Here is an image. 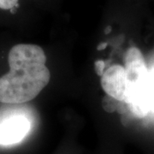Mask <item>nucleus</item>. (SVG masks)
I'll use <instances>...</instances> for the list:
<instances>
[{
  "label": "nucleus",
  "instance_id": "obj_1",
  "mask_svg": "<svg viewBox=\"0 0 154 154\" xmlns=\"http://www.w3.org/2000/svg\"><path fill=\"white\" fill-rule=\"evenodd\" d=\"M10 70L0 77V102L18 105L35 99L51 80L44 50L37 45H14L8 55Z\"/></svg>",
  "mask_w": 154,
  "mask_h": 154
},
{
  "label": "nucleus",
  "instance_id": "obj_2",
  "mask_svg": "<svg viewBox=\"0 0 154 154\" xmlns=\"http://www.w3.org/2000/svg\"><path fill=\"white\" fill-rule=\"evenodd\" d=\"M100 83L108 96L126 104L131 101L136 91V88L129 82L124 67L120 64L107 68L101 75Z\"/></svg>",
  "mask_w": 154,
  "mask_h": 154
},
{
  "label": "nucleus",
  "instance_id": "obj_3",
  "mask_svg": "<svg viewBox=\"0 0 154 154\" xmlns=\"http://www.w3.org/2000/svg\"><path fill=\"white\" fill-rule=\"evenodd\" d=\"M123 61L129 82L136 89L142 87L148 78V69L141 51L134 46L129 47L124 54Z\"/></svg>",
  "mask_w": 154,
  "mask_h": 154
},
{
  "label": "nucleus",
  "instance_id": "obj_4",
  "mask_svg": "<svg viewBox=\"0 0 154 154\" xmlns=\"http://www.w3.org/2000/svg\"><path fill=\"white\" fill-rule=\"evenodd\" d=\"M30 130V122L22 116H14L0 122V145L11 146L21 142Z\"/></svg>",
  "mask_w": 154,
  "mask_h": 154
},
{
  "label": "nucleus",
  "instance_id": "obj_5",
  "mask_svg": "<svg viewBox=\"0 0 154 154\" xmlns=\"http://www.w3.org/2000/svg\"><path fill=\"white\" fill-rule=\"evenodd\" d=\"M22 7L21 0H0V11H7L12 16H16Z\"/></svg>",
  "mask_w": 154,
  "mask_h": 154
},
{
  "label": "nucleus",
  "instance_id": "obj_6",
  "mask_svg": "<svg viewBox=\"0 0 154 154\" xmlns=\"http://www.w3.org/2000/svg\"><path fill=\"white\" fill-rule=\"evenodd\" d=\"M146 96H147V99H148L150 109L154 110V78L153 80H152L150 82L148 80H146Z\"/></svg>",
  "mask_w": 154,
  "mask_h": 154
},
{
  "label": "nucleus",
  "instance_id": "obj_7",
  "mask_svg": "<svg viewBox=\"0 0 154 154\" xmlns=\"http://www.w3.org/2000/svg\"><path fill=\"white\" fill-rule=\"evenodd\" d=\"M106 63L104 60H97L94 63V70L98 75H102L105 70Z\"/></svg>",
  "mask_w": 154,
  "mask_h": 154
},
{
  "label": "nucleus",
  "instance_id": "obj_8",
  "mask_svg": "<svg viewBox=\"0 0 154 154\" xmlns=\"http://www.w3.org/2000/svg\"><path fill=\"white\" fill-rule=\"evenodd\" d=\"M107 45H108V44H107L106 42H102V43H100L99 45H98L97 49H98V51H102V50L105 49V48L107 47Z\"/></svg>",
  "mask_w": 154,
  "mask_h": 154
},
{
  "label": "nucleus",
  "instance_id": "obj_9",
  "mask_svg": "<svg viewBox=\"0 0 154 154\" xmlns=\"http://www.w3.org/2000/svg\"><path fill=\"white\" fill-rule=\"evenodd\" d=\"M111 29H112L111 25H108V26H106V28H105V34H108V33H110V32H111Z\"/></svg>",
  "mask_w": 154,
  "mask_h": 154
}]
</instances>
